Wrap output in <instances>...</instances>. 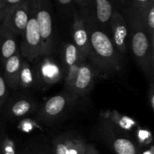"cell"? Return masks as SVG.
<instances>
[{
	"mask_svg": "<svg viewBox=\"0 0 154 154\" xmlns=\"http://www.w3.org/2000/svg\"><path fill=\"white\" fill-rule=\"evenodd\" d=\"M28 2V0H27ZM29 20L25 29V40L23 44V53L29 60H34L41 54L42 38L34 11L28 2Z\"/></svg>",
	"mask_w": 154,
	"mask_h": 154,
	"instance_id": "6da1fadb",
	"label": "cell"
},
{
	"mask_svg": "<svg viewBox=\"0 0 154 154\" xmlns=\"http://www.w3.org/2000/svg\"><path fill=\"white\" fill-rule=\"evenodd\" d=\"M29 20V8L27 0L13 6L5 11L4 17V27L17 32H23Z\"/></svg>",
	"mask_w": 154,
	"mask_h": 154,
	"instance_id": "7a4b0ae2",
	"label": "cell"
},
{
	"mask_svg": "<svg viewBox=\"0 0 154 154\" xmlns=\"http://www.w3.org/2000/svg\"><path fill=\"white\" fill-rule=\"evenodd\" d=\"M91 45L93 49L100 57L111 58L114 56V49L113 44L106 34L96 30L91 35Z\"/></svg>",
	"mask_w": 154,
	"mask_h": 154,
	"instance_id": "3957f363",
	"label": "cell"
},
{
	"mask_svg": "<svg viewBox=\"0 0 154 154\" xmlns=\"http://www.w3.org/2000/svg\"><path fill=\"white\" fill-rule=\"evenodd\" d=\"M113 34L114 43L120 50L125 49V42L127 35V29L123 17L118 12L115 11L112 15Z\"/></svg>",
	"mask_w": 154,
	"mask_h": 154,
	"instance_id": "277c9868",
	"label": "cell"
},
{
	"mask_svg": "<svg viewBox=\"0 0 154 154\" xmlns=\"http://www.w3.org/2000/svg\"><path fill=\"white\" fill-rule=\"evenodd\" d=\"M132 48L134 54L142 63L148 57L149 42L144 31L138 30L132 36Z\"/></svg>",
	"mask_w": 154,
	"mask_h": 154,
	"instance_id": "5b68a950",
	"label": "cell"
},
{
	"mask_svg": "<svg viewBox=\"0 0 154 154\" xmlns=\"http://www.w3.org/2000/svg\"><path fill=\"white\" fill-rule=\"evenodd\" d=\"M20 68V61L18 56L14 55L6 60L5 77L8 83L11 87H13V84H17L19 80Z\"/></svg>",
	"mask_w": 154,
	"mask_h": 154,
	"instance_id": "8992f818",
	"label": "cell"
},
{
	"mask_svg": "<svg viewBox=\"0 0 154 154\" xmlns=\"http://www.w3.org/2000/svg\"><path fill=\"white\" fill-rule=\"evenodd\" d=\"M95 6L98 20L102 23H108L113 15V7L108 0H89Z\"/></svg>",
	"mask_w": 154,
	"mask_h": 154,
	"instance_id": "52a82bcc",
	"label": "cell"
},
{
	"mask_svg": "<svg viewBox=\"0 0 154 154\" xmlns=\"http://www.w3.org/2000/svg\"><path fill=\"white\" fill-rule=\"evenodd\" d=\"M86 147L80 141H60L55 145L56 154H84Z\"/></svg>",
	"mask_w": 154,
	"mask_h": 154,
	"instance_id": "ba28073f",
	"label": "cell"
},
{
	"mask_svg": "<svg viewBox=\"0 0 154 154\" xmlns=\"http://www.w3.org/2000/svg\"><path fill=\"white\" fill-rule=\"evenodd\" d=\"M74 39L77 46L79 48H85L88 42V36L86 29L84 27V21L82 19L75 16L74 24Z\"/></svg>",
	"mask_w": 154,
	"mask_h": 154,
	"instance_id": "9c48e42d",
	"label": "cell"
},
{
	"mask_svg": "<svg viewBox=\"0 0 154 154\" xmlns=\"http://www.w3.org/2000/svg\"><path fill=\"white\" fill-rule=\"evenodd\" d=\"M92 78V72L87 66H82L78 70L75 80V86L78 90L82 91L86 90L90 85Z\"/></svg>",
	"mask_w": 154,
	"mask_h": 154,
	"instance_id": "30bf717a",
	"label": "cell"
},
{
	"mask_svg": "<svg viewBox=\"0 0 154 154\" xmlns=\"http://www.w3.org/2000/svg\"><path fill=\"white\" fill-rule=\"evenodd\" d=\"M65 105H66V100L64 97L61 96H54L47 102L45 106V112L48 115H57L63 111Z\"/></svg>",
	"mask_w": 154,
	"mask_h": 154,
	"instance_id": "8fae6325",
	"label": "cell"
},
{
	"mask_svg": "<svg viewBox=\"0 0 154 154\" xmlns=\"http://www.w3.org/2000/svg\"><path fill=\"white\" fill-rule=\"evenodd\" d=\"M113 147L117 154H138L133 143L126 138H117L113 143Z\"/></svg>",
	"mask_w": 154,
	"mask_h": 154,
	"instance_id": "7c38bea8",
	"label": "cell"
},
{
	"mask_svg": "<svg viewBox=\"0 0 154 154\" xmlns=\"http://www.w3.org/2000/svg\"><path fill=\"white\" fill-rule=\"evenodd\" d=\"M1 57L2 60H7L14 56L16 51V43L12 38H6L1 45Z\"/></svg>",
	"mask_w": 154,
	"mask_h": 154,
	"instance_id": "4fadbf2b",
	"label": "cell"
},
{
	"mask_svg": "<svg viewBox=\"0 0 154 154\" xmlns=\"http://www.w3.org/2000/svg\"><path fill=\"white\" fill-rule=\"evenodd\" d=\"M30 109V104L28 101L21 100L14 105L12 108V113L17 117L25 115Z\"/></svg>",
	"mask_w": 154,
	"mask_h": 154,
	"instance_id": "5bb4252c",
	"label": "cell"
},
{
	"mask_svg": "<svg viewBox=\"0 0 154 154\" xmlns=\"http://www.w3.org/2000/svg\"><path fill=\"white\" fill-rule=\"evenodd\" d=\"M78 57V50L74 45H68L66 50V61L69 66H72L76 63Z\"/></svg>",
	"mask_w": 154,
	"mask_h": 154,
	"instance_id": "9a60e30c",
	"label": "cell"
},
{
	"mask_svg": "<svg viewBox=\"0 0 154 154\" xmlns=\"http://www.w3.org/2000/svg\"><path fill=\"white\" fill-rule=\"evenodd\" d=\"M6 87H5V81L3 79L2 76H0V107H1L2 101L5 96Z\"/></svg>",
	"mask_w": 154,
	"mask_h": 154,
	"instance_id": "2e32d148",
	"label": "cell"
},
{
	"mask_svg": "<svg viewBox=\"0 0 154 154\" xmlns=\"http://www.w3.org/2000/svg\"><path fill=\"white\" fill-rule=\"evenodd\" d=\"M136 9H143L147 5L150 0H132Z\"/></svg>",
	"mask_w": 154,
	"mask_h": 154,
	"instance_id": "e0dca14e",
	"label": "cell"
},
{
	"mask_svg": "<svg viewBox=\"0 0 154 154\" xmlns=\"http://www.w3.org/2000/svg\"><path fill=\"white\" fill-rule=\"evenodd\" d=\"M21 78H22V81L25 84H28L31 81V75H30V72L28 69H23V72L21 73Z\"/></svg>",
	"mask_w": 154,
	"mask_h": 154,
	"instance_id": "ac0fdd59",
	"label": "cell"
},
{
	"mask_svg": "<svg viewBox=\"0 0 154 154\" xmlns=\"http://www.w3.org/2000/svg\"><path fill=\"white\" fill-rule=\"evenodd\" d=\"M23 0H5V6H4L5 11L8 10L9 8H12L13 6L19 4V3L21 2Z\"/></svg>",
	"mask_w": 154,
	"mask_h": 154,
	"instance_id": "d6986e66",
	"label": "cell"
},
{
	"mask_svg": "<svg viewBox=\"0 0 154 154\" xmlns=\"http://www.w3.org/2000/svg\"><path fill=\"white\" fill-rule=\"evenodd\" d=\"M84 154H99L98 152L96 151V149L92 146H87L85 148V151Z\"/></svg>",
	"mask_w": 154,
	"mask_h": 154,
	"instance_id": "ffe728a7",
	"label": "cell"
},
{
	"mask_svg": "<svg viewBox=\"0 0 154 154\" xmlns=\"http://www.w3.org/2000/svg\"><path fill=\"white\" fill-rule=\"evenodd\" d=\"M75 2L81 7H84L88 5L89 0H75Z\"/></svg>",
	"mask_w": 154,
	"mask_h": 154,
	"instance_id": "44dd1931",
	"label": "cell"
},
{
	"mask_svg": "<svg viewBox=\"0 0 154 154\" xmlns=\"http://www.w3.org/2000/svg\"><path fill=\"white\" fill-rule=\"evenodd\" d=\"M72 1L73 0H58L59 2L61 5H67L71 4Z\"/></svg>",
	"mask_w": 154,
	"mask_h": 154,
	"instance_id": "7402d4cb",
	"label": "cell"
},
{
	"mask_svg": "<svg viewBox=\"0 0 154 154\" xmlns=\"http://www.w3.org/2000/svg\"><path fill=\"white\" fill-rule=\"evenodd\" d=\"M5 14V11L4 9L0 8V20H2V18H4Z\"/></svg>",
	"mask_w": 154,
	"mask_h": 154,
	"instance_id": "603a6c76",
	"label": "cell"
},
{
	"mask_svg": "<svg viewBox=\"0 0 154 154\" xmlns=\"http://www.w3.org/2000/svg\"><path fill=\"white\" fill-rule=\"evenodd\" d=\"M5 1V0H0V8L4 9Z\"/></svg>",
	"mask_w": 154,
	"mask_h": 154,
	"instance_id": "cb8c5ba5",
	"label": "cell"
},
{
	"mask_svg": "<svg viewBox=\"0 0 154 154\" xmlns=\"http://www.w3.org/2000/svg\"><path fill=\"white\" fill-rule=\"evenodd\" d=\"M143 154H153V153H152V152H150V151H147V152H145V153H144Z\"/></svg>",
	"mask_w": 154,
	"mask_h": 154,
	"instance_id": "d4e9b609",
	"label": "cell"
},
{
	"mask_svg": "<svg viewBox=\"0 0 154 154\" xmlns=\"http://www.w3.org/2000/svg\"><path fill=\"white\" fill-rule=\"evenodd\" d=\"M121 1H125V0H121Z\"/></svg>",
	"mask_w": 154,
	"mask_h": 154,
	"instance_id": "484cf974",
	"label": "cell"
}]
</instances>
